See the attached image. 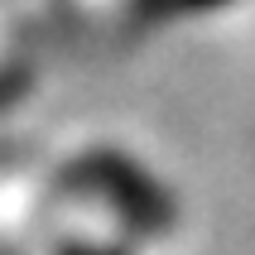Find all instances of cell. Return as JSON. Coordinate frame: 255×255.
<instances>
[{"label":"cell","instance_id":"1","mask_svg":"<svg viewBox=\"0 0 255 255\" xmlns=\"http://www.w3.org/2000/svg\"><path fill=\"white\" fill-rule=\"evenodd\" d=\"M77 188L87 198H101L106 207L121 212V222L135 231H169L173 227V202L159 183H149V173H140L135 164L116 154H97L77 169Z\"/></svg>","mask_w":255,"mask_h":255},{"label":"cell","instance_id":"2","mask_svg":"<svg viewBox=\"0 0 255 255\" xmlns=\"http://www.w3.org/2000/svg\"><path fill=\"white\" fill-rule=\"evenodd\" d=\"M63 255H121L116 246H97V241H77V246H68Z\"/></svg>","mask_w":255,"mask_h":255},{"label":"cell","instance_id":"3","mask_svg":"<svg viewBox=\"0 0 255 255\" xmlns=\"http://www.w3.org/2000/svg\"><path fill=\"white\" fill-rule=\"evenodd\" d=\"M188 5H202V10H207V5H227V0H188Z\"/></svg>","mask_w":255,"mask_h":255}]
</instances>
